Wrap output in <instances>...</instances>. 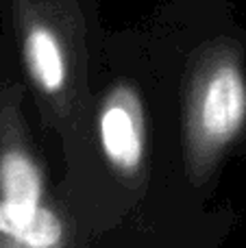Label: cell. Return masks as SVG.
I'll list each match as a JSON object with an SVG mask.
<instances>
[{"label":"cell","mask_w":246,"mask_h":248,"mask_svg":"<svg viewBox=\"0 0 246 248\" xmlns=\"http://www.w3.org/2000/svg\"><path fill=\"white\" fill-rule=\"evenodd\" d=\"M0 198L22 205H39L42 201L39 170L20 150L0 155Z\"/></svg>","instance_id":"5b68a950"},{"label":"cell","mask_w":246,"mask_h":248,"mask_svg":"<svg viewBox=\"0 0 246 248\" xmlns=\"http://www.w3.org/2000/svg\"><path fill=\"white\" fill-rule=\"evenodd\" d=\"M0 235L26 248H52L61 242L63 227L42 205H22L0 198Z\"/></svg>","instance_id":"3957f363"},{"label":"cell","mask_w":246,"mask_h":248,"mask_svg":"<svg viewBox=\"0 0 246 248\" xmlns=\"http://www.w3.org/2000/svg\"><path fill=\"white\" fill-rule=\"evenodd\" d=\"M246 118L244 78L233 65L214 70L203 90L199 107V126L209 144H225L240 131Z\"/></svg>","instance_id":"6da1fadb"},{"label":"cell","mask_w":246,"mask_h":248,"mask_svg":"<svg viewBox=\"0 0 246 248\" xmlns=\"http://www.w3.org/2000/svg\"><path fill=\"white\" fill-rule=\"evenodd\" d=\"M24 59L31 78L48 94H55L65 83V59L59 39L48 26L33 24L24 39Z\"/></svg>","instance_id":"277c9868"},{"label":"cell","mask_w":246,"mask_h":248,"mask_svg":"<svg viewBox=\"0 0 246 248\" xmlns=\"http://www.w3.org/2000/svg\"><path fill=\"white\" fill-rule=\"evenodd\" d=\"M100 144L107 159L120 170H135L144 155V120L135 96L126 90L113 94L100 113Z\"/></svg>","instance_id":"7a4b0ae2"}]
</instances>
